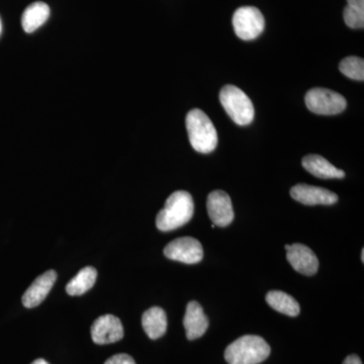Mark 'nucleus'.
Returning a JSON list of instances; mask_svg holds the SVG:
<instances>
[{
  "instance_id": "21",
  "label": "nucleus",
  "mask_w": 364,
  "mask_h": 364,
  "mask_svg": "<svg viewBox=\"0 0 364 364\" xmlns=\"http://www.w3.org/2000/svg\"><path fill=\"white\" fill-rule=\"evenodd\" d=\"M105 364H136L135 360L128 354H117L107 359Z\"/></svg>"
},
{
  "instance_id": "10",
  "label": "nucleus",
  "mask_w": 364,
  "mask_h": 364,
  "mask_svg": "<svg viewBox=\"0 0 364 364\" xmlns=\"http://www.w3.org/2000/svg\"><path fill=\"white\" fill-rule=\"evenodd\" d=\"M284 248L287 250V259L296 272L308 277L317 273L318 260L312 249L299 243L286 245Z\"/></svg>"
},
{
  "instance_id": "13",
  "label": "nucleus",
  "mask_w": 364,
  "mask_h": 364,
  "mask_svg": "<svg viewBox=\"0 0 364 364\" xmlns=\"http://www.w3.org/2000/svg\"><path fill=\"white\" fill-rule=\"evenodd\" d=\"M183 326L188 340L200 338L207 332L208 320L198 301H191L186 306Z\"/></svg>"
},
{
  "instance_id": "8",
  "label": "nucleus",
  "mask_w": 364,
  "mask_h": 364,
  "mask_svg": "<svg viewBox=\"0 0 364 364\" xmlns=\"http://www.w3.org/2000/svg\"><path fill=\"white\" fill-rule=\"evenodd\" d=\"M90 334L95 343L100 345L114 343L123 339V324L116 316H100L91 326Z\"/></svg>"
},
{
  "instance_id": "19",
  "label": "nucleus",
  "mask_w": 364,
  "mask_h": 364,
  "mask_svg": "<svg viewBox=\"0 0 364 364\" xmlns=\"http://www.w3.org/2000/svg\"><path fill=\"white\" fill-rule=\"evenodd\" d=\"M339 70L346 77L354 80L363 81L364 61L363 58L356 56L346 57L340 62Z\"/></svg>"
},
{
  "instance_id": "11",
  "label": "nucleus",
  "mask_w": 364,
  "mask_h": 364,
  "mask_svg": "<svg viewBox=\"0 0 364 364\" xmlns=\"http://www.w3.org/2000/svg\"><path fill=\"white\" fill-rule=\"evenodd\" d=\"M291 196L294 200L306 205H331L338 200L336 193L328 189L304 183L294 186L291 189Z\"/></svg>"
},
{
  "instance_id": "15",
  "label": "nucleus",
  "mask_w": 364,
  "mask_h": 364,
  "mask_svg": "<svg viewBox=\"0 0 364 364\" xmlns=\"http://www.w3.org/2000/svg\"><path fill=\"white\" fill-rule=\"evenodd\" d=\"M142 326L150 339L160 338L167 330L166 313L159 306L150 308L143 314Z\"/></svg>"
},
{
  "instance_id": "14",
  "label": "nucleus",
  "mask_w": 364,
  "mask_h": 364,
  "mask_svg": "<svg viewBox=\"0 0 364 364\" xmlns=\"http://www.w3.org/2000/svg\"><path fill=\"white\" fill-rule=\"evenodd\" d=\"M304 168L312 176L322 179L343 178V170L336 168L334 165L320 155L311 154L303 158L301 161Z\"/></svg>"
},
{
  "instance_id": "26",
  "label": "nucleus",
  "mask_w": 364,
  "mask_h": 364,
  "mask_svg": "<svg viewBox=\"0 0 364 364\" xmlns=\"http://www.w3.org/2000/svg\"><path fill=\"white\" fill-rule=\"evenodd\" d=\"M0 33H1V21H0Z\"/></svg>"
},
{
  "instance_id": "25",
  "label": "nucleus",
  "mask_w": 364,
  "mask_h": 364,
  "mask_svg": "<svg viewBox=\"0 0 364 364\" xmlns=\"http://www.w3.org/2000/svg\"><path fill=\"white\" fill-rule=\"evenodd\" d=\"M361 261L364 262V250L363 249V251H361Z\"/></svg>"
},
{
  "instance_id": "24",
  "label": "nucleus",
  "mask_w": 364,
  "mask_h": 364,
  "mask_svg": "<svg viewBox=\"0 0 364 364\" xmlns=\"http://www.w3.org/2000/svg\"><path fill=\"white\" fill-rule=\"evenodd\" d=\"M32 364H49L47 363V361L45 360V359H37V360L33 361Z\"/></svg>"
},
{
  "instance_id": "7",
  "label": "nucleus",
  "mask_w": 364,
  "mask_h": 364,
  "mask_svg": "<svg viewBox=\"0 0 364 364\" xmlns=\"http://www.w3.org/2000/svg\"><path fill=\"white\" fill-rule=\"evenodd\" d=\"M164 255L171 260L179 261L186 264H196L203 257L202 244L191 237H182L170 242L164 248Z\"/></svg>"
},
{
  "instance_id": "17",
  "label": "nucleus",
  "mask_w": 364,
  "mask_h": 364,
  "mask_svg": "<svg viewBox=\"0 0 364 364\" xmlns=\"http://www.w3.org/2000/svg\"><path fill=\"white\" fill-rule=\"evenodd\" d=\"M97 272L95 267H87L82 268L67 284L66 291L69 296H81L90 291L97 282Z\"/></svg>"
},
{
  "instance_id": "9",
  "label": "nucleus",
  "mask_w": 364,
  "mask_h": 364,
  "mask_svg": "<svg viewBox=\"0 0 364 364\" xmlns=\"http://www.w3.org/2000/svg\"><path fill=\"white\" fill-rule=\"evenodd\" d=\"M208 214L213 225L227 227L233 222L234 210L231 198L225 191H212L208 196Z\"/></svg>"
},
{
  "instance_id": "4",
  "label": "nucleus",
  "mask_w": 364,
  "mask_h": 364,
  "mask_svg": "<svg viewBox=\"0 0 364 364\" xmlns=\"http://www.w3.org/2000/svg\"><path fill=\"white\" fill-rule=\"evenodd\" d=\"M220 100L225 111L235 123L247 126L254 119V107L243 90L234 85H226L220 92Z\"/></svg>"
},
{
  "instance_id": "2",
  "label": "nucleus",
  "mask_w": 364,
  "mask_h": 364,
  "mask_svg": "<svg viewBox=\"0 0 364 364\" xmlns=\"http://www.w3.org/2000/svg\"><path fill=\"white\" fill-rule=\"evenodd\" d=\"M269 354V345L262 337L245 335L227 347L225 359L229 364H259Z\"/></svg>"
},
{
  "instance_id": "20",
  "label": "nucleus",
  "mask_w": 364,
  "mask_h": 364,
  "mask_svg": "<svg viewBox=\"0 0 364 364\" xmlns=\"http://www.w3.org/2000/svg\"><path fill=\"white\" fill-rule=\"evenodd\" d=\"M343 18L347 26L351 28H363L364 11L346 6L343 11Z\"/></svg>"
},
{
  "instance_id": "23",
  "label": "nucleus",
  "mask_w": 364,
  "mask_h": 364,
  "mask_svg": "<svg viewBox=\"0 0 364 364\" xmlns=\"http://www.w3.org/2000/svg\"><path fill=\"white\" fill-rule=\"evenodd\" d=\"M342 364H363V361H361V359L358 355H354L353 354V355L347 356Z\"/></svg>"
},
{
  "instance_id": "1",
  "label": "nucleus",
  "mask_w": 364,
  "mask_h": 364,
  "mask_svg": "<svg viewBox=\"0 0 364 364\" xmlns=\"http://www.w3.org/2000/svg\"><path fill=\"white\" fill-rule=\"evenodd\" d=\"M195 212V203L188 191H179L170 195L165 207L156 218L160 231L169 232L188 224Z\"/></svg>"
},
{
  "instance_id": "6",
  "label": "nucleus",
  "mask_w": 364,
  "mask_h": 364,
  "mask_svg": "<svg viewBox=\"0 0 364 364\" xmlns=\"http://www.w3.org/2000/svg\"><path fill=\"white\" fill-rule=\"evenodd\" d=\"M233 26L235 33L241 40H254L264 31V16L256 7H240L235 11Z\"/></svg>"
},
{
  "instance_id": "5",
  "label": "nucleus",
  "mask_w": 364,
  "mask_h": 364,
  "mask_svg": "<svg viewBox=\"0 0 364 364\" xmlns=\"http://www.w3.org/2000/svg\"><path fill=\"white\" fill-rule=\"evenodd\" d=\"M305 102L309 111L322 116H334L346 109V100L338 92L316 87L306 92Z\"/></svg>"
},
{
  "instance_id": "22",
  "label": "nucleus",
  "mask_w": 364,
  "mask_h": 364,
  "mask_svg": "<svg viewBox=\"0 0 364 364\" xmlns=\"http://www.w3.org/2000/svg\"><path fill=\"white\" fill-rule=\"evenodd\" d=\"M347 6L364 11V0H347Z\"/></svg>"
},
{
  "instance_id": "16",
  "label": "nucleus",
  "mask_w": 364,
  "mask_h": 364,
  "mask_svg": "<svg viewBox=\"0 0 364 364\" xmlns=\"http://www.w3.org/2000/svg\"><path fill=\"white\" fill-rule=\"evenodd\" d=\"M50 16V7L45 2H35L26 7L21 16V26L26 33H33L44 25Z\"/></svg>"
},
{
  "instance_id": "12",
  "label": "nucleus",
  "mask_w": 364,
  "mask_h": 364,
  "mask_svg": "<svg viewBox=\"0 0 364 364\" xmlns=\"http://www.w3.org/2000/svg\"><path fill=\"white\" fill-rule=\"evenodd\" d=\"M57 279V273L54 270H48L43 273L23 294L21 301L26 308H36L44 301L48 294L51 291L53 286Z\"/></svg>"
},
{
  "instance_id": "3",
  "label": "nucleus",
  "mask_w": 364,
  "mask_h": 364,
  "mask_svg": "<svg viewBox=\"0 0 364 364\" xmlns=\"http://www.w3.org/2000/svg\"><path fill=\"white\" fill-rule=\"evenodd\" d=\"M186 130L189 142L196 152L208 154L218 145V134L214 124L205 112L196 109L186 116Z\"/></svg>"
},
{
  "instance_id": "18",
  "label": "nucleus",
  "mask_w": 364,
  "mask_h": 364,
  "mask_svg": "<svg viewBox=\"0 0 364 364\" xmlns=\"http://www.w3.org/2000/svg\"><path fill=\"white\" fill-rule=\"evenodd\" d=\"M267 301L273 310L289 316V317H296L301 312L298 301L293 296L284 293V291H269L267 294Z\"/></svg>"
}]
</instances>
